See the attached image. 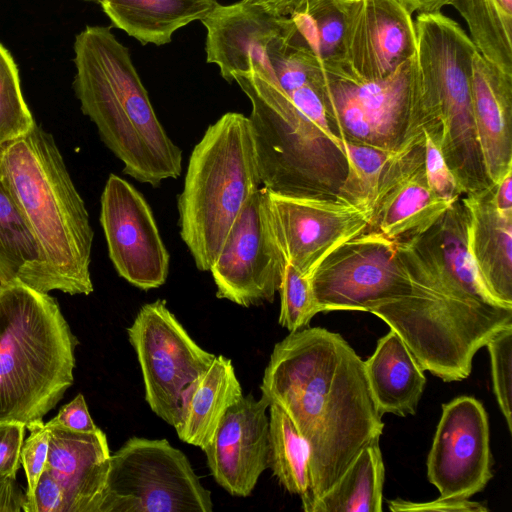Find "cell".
Returning a JSON list of instances; mask_svg holds the SVG:
<instances>
[{
    "label": "cell",
    "instance_id": "obj_1",
    "mask_svg": "<svg viewBox=\"0 0 512 512\" xmlns=\"http://www.w3.org/2000/svg\"><path fill=\"white\" fill-rule=\"evenodd\" d=\"M260 389L308 445L311 488L302 509L310 512L364 445L383 432L364 361L340 334L306 327L275 344Z\"/></svg>",
    "mask_w": 512,
    "mask_h": 512
},
{
    "label": "cell",
    "instance_id": "obj_22",
    "mask_svg": "<svg viewBox=\"0 0 512 512\" xmlns=\"http://www.w3.org/2000/svg\"><path fill=\"white\" fill-rule=\"evenodd\" d=\"M462 200L470 214V247L480 278L497 302L512 307V214L496 208L493 185Z\"/></svg>",
    "mask_w": 512,
    "mask_h": 512
},
{
    "label": "cell",
    "instance_id": "obj_40",
    "mask_svg": "<svg viewBox=\"0 0 512 512\" xmlns=\"http://www.w3.org/2000/svg\"><path fill=\"white\" fill-rule=\"evenodd\" d=\"M47 423L81 433H95L101 430L91 418L82 394H78L72 401L62 406L58 414Z\"/></svg>",
    "mask_w": 512,
    "mask_h": 512
},
{
    "label": "cell",
    "instance_id": "obj_2",
    "mask_svg": "<svg viewBox=\"0 0 512 512\" xmlns=\"http://www.w3.org/2000/svg\"><path fill=\"white\" fill-rule=\"evenodd\" d=\"M75 94L123 172L157 187L182 171V151L159 121L129 49L111 27L86 26L74 42Z\"/></svg>",
    "mask_w": 512,
    "mask_h": 512
},
{
    "label": "cell",
    "instance_id": "obj_20",
    "mask_svg": "<svg viewBox=\"0 0 512 512\" xmlns=\"http://www.w3.org/2000/svg\"><path fill=\"white\" fill-rule=\"evenodd\" d=\"M45 424L50 433L45 469L63 490L66 512H99L111 455L105 433Z\"/></svg>",
    "mask_w": 512,
    "mask_h": 512
},
{
    "label": "cell",
    "instance_id": "obj_36",
    "mask_svg": "<svg viewBox=\"0 0 512 512\" xmlns=\"http://www.w3.org/2000/svg\"><path fill=\"white\" fill-rule=\"evenodd\" d=\"M26 429L29 430L30 434L24 440L20 463L25 471L27 479L26 499H29L46 467L50 433L43 420L30 424Z\"/></svg>",
    "mask_w": 512,
    "mask_h": 512
},
{
    "label": "cell",
    "instance_id": "obj_17",
    "mask_svg": "<svg viewBox=\"0 0 512 512\" xmlns=\"http://www.w3.org/2000/svg\"><path fill=\"white\" fill-rule=\"evenodd\" d=\"M424 141L396 151L387 161L378 185L367 230L394 241H410L427 230L454 202L429 188Z\"/></svg>",
    "mask_w": 512,
    "mask_h": 512
},
{
    "label": "cell",
    "instance_id": "obj_14",
    "mask_svg": "<svg viewBox=\"0 0 512 512\" xmlns=\"http://www.w3.org/2000/svg\"><path fill=\"white\" fill-rule=\"evenodd\" d=\"M488 416L472 396L442 405L427 457V477L443 499H469L482 491L492 473Z\"/></svg>",
    "mask_w": 512,
    "mask_h": 512
},
{
    "label": "cell",
    "instance_id": "obj_41",
    "mask_svg": "<svg viewBox=\"0 0 512 512\" xmlns=\"http://www.w3.org/2000/svg\"><path fill=\"white\" fill-rule=\"evenodd\" d=\"M26 492L17 482V478H0V512L23 511Z\"/></svg>",
    "mask_w": 512,
    "mask_h": 512
},
{
    "label": "cell",
    "instance_id": "obj_7",
    "mask_svg": "<svg viewBox=\"0 0 512 512\" xmlns=\"http://www.w3.org/2000/svg\"><path fill=\"white\" fill-rule=\"evenodd\" d=\"M261 186L249 117L227 112L194 146L178 197L180 235L200 271L210 270L236 218Z\"/></svg>",
    "mask_w": 512,
    "mask_h": 512
},
{
    "label": "cell",
    "instance_id": "obj_19",
    "mask_svg": "<svg viewBox=\"0 0 512 512\" xmlns=\"http://www.w3.org/2000/svg\"><path fill=\"white\" fill-rule=\"evenodd\" d=\"M201 22L206 29V61L215 64L222 78L232 83L235 76L254 65L271 69L268 49L292 21L290 16H277L249 0H240L218 4Z\"/></svg>",
    "mask_w": 512,
    "mask_h": 512
},
{
    "label": "cell",
    "instance_id": "obj_30",
    "mask_svg": "<svg viewBox=\"0 0 512 512\" xmlns=\"http://www.w3.org/2000/svg\"><path fill=\"white\" fill-rule=\"evenodd\" d=\"M342 145L346 174L335 198L371 216L383 169L395 152L347 140Z\"/></svg>",
    "mask_w": 512,
    "mask_h": 512
},
{
    "label": "cell",
    "instance_id": "obj_3",
    "mask_svg": "<svg viewBox=\"0 0 512 512\" xmlns=\"http://www.w3.org/2000/svg\"><path fill=\"white\" fill-rule=\"evenodd\" d=\"M409 292L372 307L398 333L419 366L445 382L467 378L477 351L512 325V307L447 276L412 242L396 243Z\"/></svg>",
    "mask_w": 512,
    "mask_h": 512
},
{
    "label": "cell",
    "instance_id": "obj_33",
    "mask_svg": "<svg viewBox=\"0 0 512 512\" xmlns=\"http://www.w3.org/2000/svg\"><path fill=\"white\" fill-rule=\"evenodd\" d=\"M279 324L290 332L306 328L319 313L310 278L286 263L280 287Z\"/></svg>",
    "mask_w": 512,
    "mask_h": 512
},
{
    "label": "cell",
    "instance_id": "obj_18",
    "mask_svg": "<svg viewBox=\"0 0 512 512\" xmlns=\"http://www.w3.org/2000/svg\"><path fill=\"white\" fill-rule=\"evenodd\" d=\"M269 406L263 395H243L227 409L212 440L202 448L211 475L232 496H249L268 468Z\"/></svg>",
    "mask_w": 512,
    "mask_h": 512
},
{
    "label": "cell",
    "instance_id": "obj_43",
    "mask_svg": "<svg viewBox=\"0 0 512 512\" xmlns=\"http://www.w3.org/2000/svg\"><path fill=\"white\" fill-rule=\"evenodd\" d=\"M268 12L277 15L289 17L298 12L308 2V0H249Z\"/></svg>",
    "mask_w": 512,
    "mask_h": 512
},
{
    "label": "cell",
    "instance_id": "obj_29",
    "mask_svg": "<svg viewBox=\"0 0 512 512\" xmlns=\"http://www.w3.org/2000/svg\"><path fill=\"white\" fill-rule=\"evenodd\" d=\"M466 21L473 44L489 62L512 74V15L497 0H454Z\"/></svg>",
    "mask_w": 512,
    "mask_h": 512
},
{
    "label": "cell",
    "instance_id": "obj_5",
    "mask_svg": "<svg viewBox=\"0 0 512 512\" xmlns=\"http://www.w3.org/2000/svg\"><path fill=\"white\" fill-rule=\"evenodd\" d=\"M73 335L56 300L20 282L0 295V421L43 420L74 382Z\"/></svg>",
    "mask_w": 512,
    "mask_h": 512
},
{
    "label": "cell",
    "instance_id": "obj_9",
    "mask_svg": "<svg viewBox=\"0 0 512 512\" xmlns=\"http://www.w3.org/2000/svg\"><path fill=\"white\" fill-rule=\"evenodd\" d=\"M211 492L166 439L132 437L110 455L99 512H211Z\"/></svg>",
    "mask_w": 512,
    "mask_h": 512
},
{
    "label": "cell",
    "instance_id": "obj_6",
    "mask_svg": "<svg viewBox=\"0 0 512 512\" xmlns=\"http://www.w3.org/2000/svg\"><path fill=\"white\" fill-rule=\"evenodd\" d=\"M234 81L251 103L248 117L262 187L287 196L335 198L346 174L339 137L305 117L271 69L254 65Z\"/></svg>",
    "mask_w": 512,
    "mask_h": 512
},
{
    "label": "cell",
    "instance_id": "obj_13",
    "mask_svg": "<svg viewBox=\"0 0 512 512\" xmlns=\"http://www.w3.org/2000/svg\"><path fill=\"white\" fill-rule=\"evenodd\" d=\"M100 223L109 258L120 277L142 290L166 282L170 256L151 207L132 184L118 175L110 174L106 181Z\"/></svg>",
    "mask_w": 512,
    "mask_h": 512
},
{
    "label": "cell",
    "instance_id": "obj_27",
    "mask_svg": "<svg viewBox=\"0 0 512 512\" xmlns=\"http://www.w3.org/2000/svg\"><path fill=\"white\" fill-rule=\"evenodd\" d=\"M379 438L360 450L336 484L310 512H382L385 467Z\"/></svg>",
    "mask_w": 512,
    "mask_h": 512
},
{
    "label": "cell",
    "instance_id": "obj_10",
    "mask_svg": "<svg viewBox=\"0 0 512 512\" xmlns=\"http://www.w3.org/2000/svg\"><path fill=\"white\" fill-rule=\"evenodd\" d=\"M309 278L319 312H369L410 289L397 244L367 229L330 252Z\"/></svg>",
    "mask_w": 512,
    "mask_h": 512
},
{
    "label": "cell",
    "instance_id": "obj_38",
    "mask_svg": "<svg viewBox=\"0 0 512 512\" xmlns=\"http://www.w3.org/2000/svg\"><path fill=\"white\" fill-rule=\"evenodd\" d=\"M24 512H66V500L62 488L45 469L32 496L26 499Z\"/></svg>",
    "mask_w": 512,
    "mask_h": 512
},
{
    "label": "cell",
    "instance_id": "obj_42",
    "mask_svg": "<svg viewBox=\"0 0 512 512\" xmlns=\"http://www.w3.org/2000/svg\"><path fill=\"white\" fill-rule=\"evenodd\" d=\"M493 201L499 211L512 214V170L493 184Z\"/></svg>",
    "mask_w": 512,
    "mask_h": 512
},
{
    "label": "cell",
    "instance_id": "obj_23",
    "mask_svg": "<svg viewBox=\"0 0 512 512\" xmlns=\"http://www.w3.org/2000/svg\"><path fill=\"white\" fill-rule=\"evenodd\" d=\"M242 396L231 360L215 356L183 392L179 420L174 427L179 439L201 449L205 447L227 409Z\"/></svg>",
    "mask_w": 512,
    "mask_h": 512
},
{
    "label": "cell",
    "instance_id": "obj_37",
    "mask_svg": "<svg viewBox=\"0 0 512 512\" xmlns=\"http://www.w3.org/2000/svg\"><path fill=\"white\" fill-rule=\"evenodd\" d=\"M26 426L16 421H0V478H16Z\"/></svg>",
    "mask_w": 512,
    "mask_h": 512
},
{
    "label": "cell",
    "instance_id": "obj_21",
    "mask_svg": "<svg viewBox=\"0 0 512 512\" xmlns=\"http://www.w3.org/2000/svg\"><path fill=\"white\" fill-rule=\"evenodd\" d=\"M471 103L484 166L494 184L512 170V74L479 52L473 58Z\"/></svg>",
    "mask_w": 512,
    "mask_h": 512
},
{
    "label": "cell",
    "instance_id": "obj_39",
    "mask_svg": "<svg viewBox=\"0 0 512 512\" xmlns=\"http://www.w3.org/2000/svg\"><path fill=\"white\" fill-rule=\"evenodd\" d=\"M393 512H487L488 508L469 499L437 498L428 502H411L401 498L388 501Z\"/></svg>",
    "mask_w": 512,
    "mask_h": 512
},
{
    "label": "cell",
    "instance_id": "obj_16",
    "mask_svg": "<svg viewBox=\"0 0 512 512\" xmlns=\"http://www.w3.org/2000/svg\"><path fill=\"white\" fill-rule=\"evenodd\" d=\"M343 5L344 72L338 76L380 82L416 55L412 13L398 0H343Z\"/></svg>",
    "mask_w": 512,
    "mask_h": 512
},
{
    "label": "cell",
    "instance_id": "obj_28",
    "mask_svg": "<svg viewBox=\"0 0 512 512\" xmlns=\"http://www.w3.org/2000/svg\"><path fill=\"white\" fill-rule=\"evenodd\" d=\"M269 412L268 468L289 493L301 498L304 507L311 488L308 445L280 406L270 404Z\"/></svg>",
    "mask_w": 512,
    "mask_h": 512
},
{
    "label": "cell",
    "instance_id": "obj_8",
    "mask_svg": "<svg viewBox=\"0 0 512 512\" xmlns=\"http://www.w3.org/2000/svg\"><path fill=\"white\" fill-rule=\"evenodd\" d=\"M423 94L440 124V148L463 195L492 185L484 166L471 103L477 49L457 22L440 12L414 21Z\"/></svg>",
    "mask_w": 512,
    "mask_h": 512
},
{
    "label": "cell",
    "instance_id": "obj_47",
    "mask_svg": "<svg viewBox=\"0 0 512 512\" xmlns=\"http://www.w3.org/2000/svg\"><path fill=\"white\" fill-rule=\"evenodd\" d=\"M85 1H91V2H99L100 0H85Z\"/></svg>",
    "mask_w": 512,
    "mask_h": 512
},
{
    "label": "cell",
    "instance_id": "obj_12",
    "mask_svg": "<svg viewBox=\"0 0 512 512\" xmlns=\"http://www.w3.org/2000/svg\"><path fill=\"white\" fill-rule=\"evenodd\" d=\"M285 265L261 186L236 218L209 270L216 296L243 307L273 302Z\"/></svg>",
    "mask_w": 512,
    "mask_h": 512
},
{
    "label": "cell",
    "instance_id": "obj_25",
    "mask_svg": "<svg viewBox=\"0 0 512 512\" xmlns=\"http://www.w3.org/2000/svg\"><path fill=\"white\" fill-rule=\"evenodd\" d=\"M112 25L142 45L162 46L180 28L205 19L217 0H100Z\"/></svg>",
    "mask_w": 512,
    "mask_h": 512
},
{
    "label": "cell",
    "instance_id": "obj_26",
    "mask_svg": "<svg viewBox=\"0 0 512 512\" xmlns=\"http://www.w3.org/2000/svg\"><path fill=\"white\" fill-rule=\"evenodd\" d=\"M0 273L39 292L59 290V284L0 176Z\"/></svg>",
    "mask_w": 512,
    "mask_h": 512
},
{
    "label": "cell",
    "instance_id": "obj_4",
    "mask_svg": "<svg viewBox=\"0 0 512 512\" xmlns=\"http://www.w3.org/2000/svg\"><path fill=\"white\" fill-rule=\"evenodd\" d=\"M0 176L59 284L70 295L93 292V231L52 136L36 124L0 146Z\"/></svg>",
    "mask_w": 512,
    "mask_h": 512
},
{
    "label": "cell",
    "instance_id": "obj_15",
    "mask_svg": "<svg viewBox=\"0 0 512 512\" xmlns=\"http://www.w3.org/2000/svg\"><path fill=\"white\" fill-rule=\"evenodd\" d=\"M266 201L286 263L307 276L336 247L369 225L367 213L336 198L287 196L266 190Z\"/></svg>",
    "mask_w": 512,
    "mask_h": 512
},
{
    "label": "cell",
    "instance_id": "obj_45",
    "mask_svg": "<svg viewBox=\"0 0 512 512\" xmlns=\"http://www.w3.org/2000/svg\"><path fill=\"white\" fill-rule=\"evenodd\" d=\"M502 9L512 15V0H497Z\"/></svg>",
    "mask_w": 512,
    "mask_h": 512
},
{
    "label": "cell",
    "instance_id": "obj_11",
    "mask_svg": "<svg viewBox=\"0 0 512 512\" xmlns=\"http://www.w3.org/2000/svg\"><path fill=\"white\" fill-rule=\"evenodd\" d=\"M127 333L140 364L146 402L158 417L175 427L183 392L215 355L190 337L165 300L143 305Z\"/></svg>",
    "mask_w": 512,
    "mask_h": 512
},
{
    "label": "cell",
    "instance_id": "obj_46",
    "mask_svg": "<svg viewBox=\"0 0 512 512\" xmlns=\"http://www.w3.org/2000/svg\"><path fill=\"white\" fill-rule=\"evenodd\" d=\"M10 282L0 273V295Z\"/></svg>",
    "mask_w": 512,
    "mask_h": 512
},
{
    "label": "cell",
    "instance_id": "obj_32",
    "mask_svg": "<svg viewBox=\"0 0 512 512\" xmlns=\"http://www.w3.org/2000/svg\"><path fill=\"white\" fill-rule=\"evenodd\" d=\"M35 124L21 90L17 64L0 43V146L25 135Z\"/></svg>",
    "mask_w": 512,
    "mask_h": 512
},
{
    "label": "cell",
    "instance_id": "obj_24",
    "mask_svg": "<svg viewBox=\"0 0 512 512\" xmlns=\"http://www.w3.org/2000/svg\"><path fill=\"white\" fill-rule=\"evenodd\" d=\"M364 367L372 396L382 414L402 417L415 414L426 377L397 332L391 329L378 340Z\"/></svg>",
    "mask_w": 512,
    "mask_h": 512
},
{
    "label": "cell",
    "instance_id": "obj_35",
    "mask_svg": "<svg viewBox=\"0 0 512 512\" xmlns=\"http://www.w3.org/2000/svg\"><path fill=\"white\" fill-rule=\"evenodd\" d=\"M439 141L438 135L424 131L426 179L436 196L454 202L463 196V192L446 163Z\"/></svg>",
    "mask_w": 512,
    "mask_h": 512
},
{
    "label": "cell",
    "instance_id": "obj_31",
    "mask_svg": "<svg viewBox=\"0 0 512 512\" xmlns=\"http://www.w3.org/2000/svg\"><path fill=\"white\" fill-rule=\"evenodd\" d=\"M299 11L310 19L315 50L324 70L331 75L344 72L345 11L343 0H308Z\"/></svg>",
    "mask_w": 512,
    "mask_h": 512
},
{
    "label": "cell",
    "instance_id": "obj_34",
    "mask_svg": "<svg viewBox=\"0 0 512 512\" xmlns=\"http://www.w3.org/2000/svg\"><path fill=\"white\" fill-rule=\"evenodd\" d=\"M485 346L490 354L494 393L512 433V325L496 332Z\"/></svg>",
    "mask_w": 512,
    "mask_h": 512
},
{
    "label": "cell",
    "instance_id": "obj_44",
    "mask_svg": "<svg viewBox=\"0 0 512 512\" xmlns=\"http://www.w3.org/2000/svg\"><path fill=\"white\" fill-rule=\"evenodd\" d=\"M412 14L440 12L444 6L452 5L454 0H398Z\"/></svg>",
    "mask_w": 512,
    "mask_h": 512
}]
</instances>
